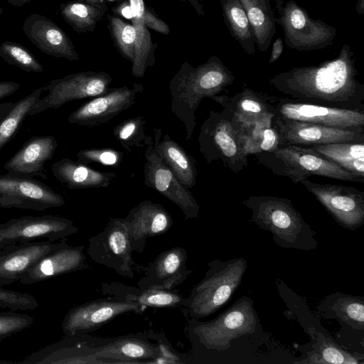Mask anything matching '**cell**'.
<instances>
[{"label": "cell", "mask_w": 364, "mask_h": 364, "mask_svg": "<svg viewBox=\"0 0 364 364\" xmlns=\"http://www.w3.org/2000/svg\"><path fill=\"white\" fill-rule=\"evenodd\" d=\"M235 80L232 72L217 56H210L196 68L184 61L169 82L171 109L185 128V139H192L196 112L201 101L219 95Z\"/></svg>", "instance_id": "cell-3"}, {"label": "cell", "mask_w": 364, "mask_h": 364, "mask_svg": "<svg viewBox=\"0 0 364 364\" xmlns=\"http://www.w3.org/2000/svg\"><path fill=\"white\" fill-rule=\"evenodd\" d=\"M109 1H114V0H109Z\"/></svg>", "instance_id": "cell-58"}, {"label": "cell", "mask_w": 364, "mask_h": 364, "mask_svg": "<svg viewBox=\"0 0 364 364\" xmlns=\"http://www.w3.org/2000/svg\"><path fill=\"white\" fill-rule=\"evenodd\" d=\"M82 1H84L85 2H87V3H90V4H100V3L105 1V0H82Z\"/></svg>", "instance_id": "cell-54"}, {"label": "cell", "mask_w": 364, "mask_h": 364, "mask_svg": "<svg viewBox=\"0 0 364 364\" xmlns=\"http://www.w3.org/2000/svg\"><path fill=\"white\" fill-rule=\"evenodd\" d=\"M144 152V181L176 205L183 212L185 219H198L200 205L192 193L179 181L173 172L163 162L153 150V139L147 136Z\"/></svg>", "instance_id": "cell-15"}, {"label": "cell", "mask_w": 364, "mask_h": 364, "mask_svg": "<svg viewBox=\"0 0 364 364\" xmlns=\"http://www.w3.org/2000/svg\"><path fill=\"white\" fill-rule=\"evenodd\" d=\"M146 123L141 116L127 119L114 127L113 134L120 145L131 153L133 148L145 145Z\"/></svg>", "instance_id": "cell-40"}, {"label": "cell", "mask_w": 364, "mask_h": 364, "mask_svg": "<svg viewBox=\"0 0 364 364\" xmlns=\"http://www.w3.org/2000/svg\"><path fill=\"white\" fill-rule=\"evenodd\" d=\"M318 318L336 320L335 341L351 352L364 353V296L342 292L325 296L315 309Z\"/></svg>", "instance_id": "cell-9"}, {"label": "cell", "mask_w": 364, "mask_h": 364, "mask_svg": "<svg viewBox=\"0 0 364 364\" xmlns=\"http://www.w3.org/2000/svg\"><path fill=\"white\" fill-rule=\"evenodd\" d=\"M32 316L15 311L0 312V339L22 331L33 323Z\"/></svg>", "instance_id": "cell-45"}, {"label": "cell", "mask_w": 364, "mask_h": 364, "mask_svg": "<svg viewBox=\"0 0 364 364\" xmlns=\"http://www.w3.org/2000/svg\"><path fill=\"white\" fill-rule=\"evenodd\" d=\"M274 117H268L244 126H237L233 122L238 129L242 146L247 155L273 151L282 146L274 124Z\"/></svg>", "instance_id": "cell-33"}, {"label": "cell", "mask_w": 364, "mask_h": 364, "mask_svg": "<svg viewBox=\"0 0 364 364\" xmlns=\"http://www.w3.org/2000/svg\"><path fill=\"white\" fill-rule=\"evenodd\" d=\"M275 117L341 129L364 127V110L306 103L276 97Z\"/></svg>", "instance_id": "cell-18"}, {"label": "cell", "mask_w": 364, "mask_h": 364, "mask_svg": "<svg viewBox=\"0 0 364 364\" xmlns=\"http://www.w3.org/2000/svg\"><path fill=\"white\" fill-rule=\"evenodd\" d=\"M284 50V43L281 38H277L272 44L269 63H273L279 59Z\"/></svg>", "instance_id": "cell-48"}, {"label": "cell", "mask_w": 364, "mask_h": 364, "mask_svg": "<svg viewBox=\"0 0 364 364\" xmlns=\"http://www.w3.org/2000/svg\"><path fill=\"white\" fill-rule=\"evenodd\" d=\"M116 9L117 12L119 13L122 16L128 19H132V11L129 2H122Z\"/></svg>", "instance_id": "cell-49"}, {"label": "cell", "mask_w": 364, "mask_h": 364, "mask_svg": "<svg viewBox=\"0 0 364 364\" xmlns=\"http://www.w3.org/2000/svg\"><path fill=\"white\" fill-rule=\"evenodd\" d=\"M53 176L70 189L106 188L117 174L92 168L87 164L63 158L51 165Z\"/></svg>", "instance_id": "cell-31"}, {"label": "cell", "mask_w": 364, "mask_h": 364, "mask_svg": "<svg viewBox=\"0 0 364 364\" xmlns=\"http://www.w3.org/2000/svg\"><path fill=\"white\" fill-rule=\"evenodd\" d=\"M300 183L342 228L350 231L364 225V192L352 186L318 183L304 179Z\"/></svg>", "instance_id": "cell-13"}, {"label": "cell", "mask_w": 364, "mask_h": 364, "mask_svg": "<svg viewBox=\"0 0 364 364\" xmlns=\"http://www.w3.org/2000/svg\"><path fill=\"white\" fill-rule=\"evenodd\" d=\"M9 246V245H8ZM7 246H5L1 242H0V252H2Z\"/></svg>", "instance_id": "cell-55"}, {"label": "cell", "mask_w": 364, "mask_h": 364, "mask_svg": "<svg viewBox=\"0 0 364 364\" xmlns=\"http://www.w3.org/2000/svg\"><path fill=\"white\" fill-rule=\"evenodd\" d=\"M58 147L51 135L35 136L27 140L4 164L7 172L47 179L46 164L53 159Z\"/></svg>", "instance_id": "cell-27"}, {"label": "cell", "mask_w": 364, "mask_h": 364, "mask_svg": "<svg viewBox=\"0 0 364 364\" xmlns=\"http://www.w3.org/2000/svg\"><path fill=\"white\" fill-rule=\"evenodd\" d=\"M186 250L179 246L166 250L156 256L144 269V275L136 282L138 287L172 290L193 272L188 269Z\"/></svg>", "instance_id": "cell-22"}, {"label": "cell", "mask_w": 364, "mask_h": 364, "mask_svg": "<svg viewBox=\"0 0 364 364\" xmlns=\"http://www.w3.org/2000/svg\"><path fill=\"white\" fill-rule=\"evenodd\" d=\"M108 28L112 40L121 55L131 63L134 60L135 50V29L132 24L113 15H107Z\"/></svg>", "instance_id": "cell-41"}, {"label": "cell", "mask_w": 364, "mask_h": 364, "mask_svg": "<svg viewBox=\"0 0 364 364\" xmlns=\"http://www.w3.org/2000/svg\"><path fill=\"white\" fill-rule=\"evenodd\" d=\"M2 13H3V9L0 6V14H1Z\"/></svg>", "instance_id": "cell-57"}, {"label": "cell", "mask_w": 364, "mask_h": 364, "mask_svg": "<svg viewBox=\"0 0 364 364\" xmlns=\"http://www.w3.org/2000/svg\"><path fill=\"white\" fill-rule=\"evenodd\" d=\"M132 11V24L135 29L134 57L132 62V74L142 77L148 67L155 64L154 51L157 45L154 43L145 24L143 14L146 6L144 0H129Z\"/></svg>", "instance_id": "cell-32"}, {"label": "cell", "mask_w": 364, "mask_h": 364, "mask_svg": "<svg viewBox=\"0 0 364 364\" xmlns=\"http://www.w3.org/2000/svg\"><path fill=\"white\" fill-rule=\"evenodd\" d=\"M256 155L258 164L274 174L289 178L297 183L312 176L350 182H364V178L325 159L310 147L283 145L273 151Z\"/></svg>", "instance_id": "cell-6"}, {"label": "cell", "mask_w": 364, "mask_h": 364, "mask_svg": "<svg viewBox=\"0 0 364 364\" xmlns=\"http://www.w3.org/2000/svg\"><path fill=\"white\" fill-rule=\"evenodd\" d=\"M15 102H4L0 104V120L10 111Z\"/></svg>", "instance_id": "cell-51"}, {"label": "cell", "mask_w": 364, "mask_h": 364, "mask_svg": "<svg viewBox=\"0 0 364 364\" xmlns=\"http://www.w3.org/2000/svg\"><path fill=\"white\" fill-rule=\"evenodd\" d=\"M43 87H38L15 102L10 111L0 120V150L15 136L33 105L40 99Z\"/></svg>", "instance_id": "cell-39"}, {"label": "cell", "mask_w": 364, "mask_h": 364, "mask_svg": "<svg viewBox=\"0 0 364 364\" xmlns=\"http://www.w3.org/2000/svg\"><path fill=\"white\" fill-rule=\"evenodd\" d=\"M65 203L63 196L33 177L13 172L0 175V208L43 211Z\"/></svg>", "instance_id": "cell-14"}, {"label": "cell", "mask_w": 364, "mask_h": 364, "mask_svg": "<svg viewBox=\"0 0 364 364\" xmlns=\"http://www.w3.org/2000/svg\"><path fill=\"white\" fill-rule=\"evenodd\" d=\"M249 18L259 51H266L274 36L276 27L274 12L264 0H240Z\"/></svg>", "instance_id": "cell-37"}, {"label": "cell", "mask_w": 364, "mask_h": 364, "mask_svg": "<svg viewBox=\"0 0 364 364\" xmlns=\"http://www.w3.org/2000/svg\"><path fill=\"white\" fill-rule=\"evenodd\" d=\"M297 348L302 354L292 361L294 364H364V353L346 350L335 341L315 346L305 344Z\"/></svg>", "instance_id": "cell-34"}, {"label": "cell", "mask_w": 364, "mask_h": 364, "mask_svg": "<svg viewBox=\"0 0 364 364\" xmlns=\"http://www.w3.org/2000/svg\"><path fill=\"white\" fill-rule=\"evenodd\" d=\"M112 77L100 71H82L50 80L43 87L48 94L40 98L29 112L33 116L48 109H58L73 100L95 97L110 90Z\"/></svg>", "instance_id": "cell-10"}, {"label": "cell", "mask_w": 364, "mask_h": 364, "mask_svg": "<svg viewBox=\"0 0 364 364\" xmlns=\"http://www.w3.org/2000/svg\"><path fill=\"white\" fill-rule=\"evenodd\" d=\"M282 146L311 147L337 142H364V127L341 129L274 117Z\"/></svg>", "instance_id": "cell-19"}, {"label": "cell", "mask_w": 364, "mask_h": 364, "mask_svg": "<svg viewBox=\"0 0 364 364\" xmlns=\"http://www.w3.org/2000/svg\"><path fill=\"white\" fill-rule=\"evenodd\" d=\"M66 245L67 237L54 242L33 241L7 246L0 252V287L18 282L40 259Z\"/></svg>", "instance_id": "cell-23"}, {"label": "cell", "mask_w": 364, "mask_h": 364, "mask_svg": "<svg viewBox=\"0 0 364 364\" xmlns=\"http://www.w3.org/2000/svg\"><path fill=\"white\" fill-rule=\"evenodd\" d=\"M184 331L191 344V358L198 363H258L268 335L247 295L237 299L208 321L186 318Z\"/></svg>", "instance_id": "cell-1"}, {"label": "cell", "mask_w": 364, "mask_h": 364, "mask_svg": "<svg viewBox=\"0 0 364 364\" xmlns=\"http://www.w3.org/2000/svg\"><path fill=\"white\" fill-rule=\"evenodd\" d=\"M203 278L191 289L181 309L186 318H205L225 306L240 287L247 268L243 257L208 263Z\"/></svg>", "instance_id": "cell-5"}, {"label": "cell", "mask_w": 364, "mask_h": 364, "mask_svg": "<svg viewBox=\"0 0 364 364\" xmlns=\"http://www.w3.org/2000/svg\"><path fill=\"white\" fill-rule=\"evenodd\" d=\"M133 252H143L149 237L166 233L173 224L170 213L159 203L146 200L124 218Z\"/></svg>", "instance_id": "cell-21"}, {"label": "cell", "mask_w": 364, "mask_h": 364, "mask_svg": "<svg viewBox=\"0 0 364 364\" xmlns=\"http://www.w3.org/2000/svg\"><path fill=\"white\" fill-rule=\"evenodd\" d=\"M85 246H70L68 244L49 252L20 278L22 284H33L55 277L87 268Z\"/></svg>", "instance_id": "cell-26"}, {"label": "cell", "mask_w": 364, "mask_h": 364, "mask_svg": "<svg viewBox=\"0 0 364 364\" xmlns=\"http://www.w3.org/2000/svg\"><path fill=\"white\" fill-rule=\"evenodd\" d=\"M264 1L265 4H266L267 6L269 7V8H271V6H270V1L271 0H264Z\"/></svg>", "instance_id": "cell-56"}, {"label": "cell", "mask_w": 364, "mask_h": 364, "mask_svg": "<svg viewBox=\"0 0 364 364\" xmlns=\"http://www.w3.org/2000/svg\"><path fill=\"white\" fill-rule=\"evenodd\" d=\"M183 1H188L191 4V6L194 8L196 13L202 16H205V12L203 10V5L199 2L198 0H181Z\"/></svg>", "instance_id": "cell-50"}, {"label": "cell", "mask_w": 364, "mask_h": 364, "mask_svg": "<svg viewBox=\"0 0 364 364\" xmlns=\"http://www.w3.org/2000/svg\"><path fill=\"white\" fill-rule=\"evenodd\" d=\"M276 8L278 16L274 17L275 23L282 26L288 48L310 51L333 44L337 36L336 28L321 20L314 19L294 0H276Z\"/></svg>", "instance_id": "cell-8"}, {"label": "cell", "mask_w": 364, "mask_h": 364, "mask_svg": "<svg viewBox=\"0 0 364 364\" xmlns=\"http://www.w3.org/2000/svg\"><path fill=\"white\" fill-rule=\"evenodd\" d=\"M145 309L139 304L112 297L90 301L68 311L62 321V331L66 336L85 335L122 314H141Z\"/></svg>", "instance_id": "cell-17"}, {"label": "cell", "mask_w": 364, "mask_h": 364, "mask_svg": "<svg viewBox=\"0 0 364 364\" xmlns=\"http://www.w3.org/2000/svg\"><path fill=\"white\" fill-rule=\"evenodd\" d=\"M199 151L206 163L220 161L238 173L247 166V154L242 146L238 129L227 112L210 110L200 126L198 137Z\"/></svg>", "instance_id": "cell-7"}, {"label": "cell", "mask_w": 364, "mask_h": 364, "mask_svg": "<svg viewBox=\"0 0 364 364\" xmlns=\"http://www.w3.org/2000/svg\"><path fill=\"white\" fill-rule=\"evenodd\" d=\"M79 229L66 218L53 215L22 216L0 224V242L5 246L46 239L54 242L75 234Z\"/></svg>", "instance_id": "cell-16"}, {"label": "cell", "mask_w": 364, "mask_h": 364, "mask_svg": "<svg viewBox=\"0 0 364 364\" xmlns=\"http://www.w3.org/2000/svg\"><path fill=\"white\" fill-rule=\"evenodd\" d=\"M20 88V84L13 81L0 82V100L14 94Z\"/></svg>", "instance_id": "cell-47"}, {"label": "cell", "mask_w": 364, "mask_h": 364, "mask_svg": "<svg viewBox=\"0 0 364 364\" xmlns=\"http://www.w3.org/2000/svg\"><path fill=\"white\" fill-rule=\"evenodd\" d=\"M107 11L105 1L100 4L69 1L60 6V14L63 18L78 33L94 31Z\"/></svg>", "instance_id": "cell-38"}, {"label": "cell", "mask_w": 364, "mask_h": 364, "mask_svg": "<svg viewBox=\"0 0 364 364\" xmlns=\"http://www.w3.org/2000/svg\"><path fill=\"white\" fill-rule=\"evenodd\" d=\"M242 203L252 213L249 220L269 232L279 247L304 251L317 249L316 232L291 200L272 196H250Z\"/></svg>", "instance_id": "cell-4"}, {"label": "cell", "mask_w": 364, "mask_h": 364, "mask_svg": "<svg viewBox=\"0 0 364 364\" xmlns=\"http://www.w3.org/2000/svg\"><path fill=\"white\" fill-rule=\"evenodd\" d=\"M356 11L359 15H363L364 14V0H358L356 4Z\"/></svg>", "instance_id": "cell-53"}, {"label": "cell", "mask_w": 364, "mask_h": 364, "mask_svg": "<svg viewBox=\"0 0 364 364\" xmlns=\"http://www.w3.org/2000/svg\"><path fill=\"white\" fill-rule=\"evenodd\" d=\"M32 0H7V2L14 6H22Z\"/></svg>", "instance_id": "cell-52"}, {"label": "cell", "mask_w": 364, "mask_h": 364, "mask_svg": "<svg viewBox=\"0 0 364 364\" xmlns=\"http://www.w3.org/2000/svg\"><path fill=\"white\" fill-rule=\"evenodd\" d=\"M224 20L234 39L243 50L254 55L255 40L245 9L240 0H219Z\"/></svg>", "instance_id": "cell-36"}, {"label": "cell", "mask_w": 364, "mask_h": 364, "mask_svg": "<svg viewBox=\"0 0 364 364\" xmlns=\"http://www.w3.org/2000/svg\"><path fill=\"white\" fill-rule=\"evenodd\" d=\"M275 98L276 96L245 88L232 97L218 95L210 99L223 107L236 125L244 126L275 117Z\"/></svg>", "instance_id": "cell-25"}, {"label": "cell", "mask_w": 364, "mask_h": 364, "mask_svg": "<svg viewBox=\"0 0 364 364\" xmlns=\"http://www.w3.org/2000/svg\"><path fill=\"white\" fill-rule=\"evenodd\" d=\"M144 91L141 84L110 88L105 95L93 97L71 112L68 122L80 126L96 127L107 123L132 106Z\"/></svg>", "instance_id": "cell-20"}, {"label": "cell", "mask_w": 364, "mask_h": 364, "mask_svg": "<svg viewBox=\"0 0 364 364\" xmlns=\"http://www.w3.org/2000/svg\"><path fill=\"white\" fill-rule=\"evenodd\" d=\"M143 16L148 28L164 35L170 33L169 26L146 6L144 8Z\"/></svg>", "instance_id": "cell-46"}, {"label": "cell", "mask_w": 364, "mask_h": 364, "mask_svg": "<svg viewBox=\"0 0 364 364\" xmlns=\"http://www.w3.org/2000/svg\"><path fill=\"white\" fill-rule=\"evenodd\" d=\"M39 306L31 294L0 287V308L11 311L33 310Z\"/></svg>", "instance_id": "cell-43"}, {"label": "cell", "mask_w": 364, "mask_h": 364, "mask_svg": "<svg viewBox=\"0 0 364 364\" xmlns=\"http://www.w3.org/2000/svg\"><path fill=\"white\" fill-rule=\"evenodd\" d=\"M123 154L113 149H84L77 153V161L85 164L97 163L107 166H117L120 164Z\"/></svg>", "instance_id": "cell-44"}, {"label": "cell", "mask_w": 364, "mask_h": 364, "mask_svg": "<svg viewBox=\"0 0 364 364\" xmlns=\"http://www.w3.org/2000/svg\"><path fill=\"white\" fill-rule=\"evenodd\" d=\"M153 150L188 189L196 185L197 161L161 128H154Z\"/></svg>", "instance_id": "cell-30"}, {"label": "cell", "mask_w": 364, "mask_h": 364, "mask_svg": "<svg viewBox=\"0 0 364 364\" xmlns=\"http://www.w3.org/2000/svg\"><path fill=\"white\" fill-rule=\"evenodd\" d=\"M355 58L344 44L338 56L318 65L279 73L269 84L288 98L333 107L364 110V85L357 80Z\"/></svg>", "instance_id": "cell-2"}, {"label": "cell", "mask_w": 364, "mask_h": 364, "mask_svg": "<svg viewBox=\"0 0 364 364\" xmlns=\"http://www.w3.org/2000/svg\"><path fill=\"white\" fill-rule=\"evenodd\" d=\"M132 252L128 229L122 218H110L102 231L88 240L87 253L94 262L129 279L134 277L136 268Z\"/></svg>", "instance_id": "cell-11"}, {"label": "cell", "mask_w": 364, "mask_h": 364, "mask_svg": "<svg viewBox=\"0 0 364 364\" xmlns=\"http://www.w3.org/2000/svg\"><path fill=\"white\" fill-rule=\"evenodd\" d=\"M310 148L346 171L364 178V142H337Z\"/></svg>", "instance_id": "cell-35"}, {"label": "cell", "mask_w": 364, "mask_h": 364, "mask_svg": "<svg viewBox=\"0 0 364 364\" xmlns=\"http://www.w3.org/2000/svg\"><path fill=\"white\" fill-rule=\"evenodd\" d=\"M164 337L153 331L111 338H95L94 355L102 363H157Z\"/></svg>", "instance_id": "cell-12"}, {"label": "cell", "mask_w": 364, "mask_h": 364, "mask_svg": "<svg viewBox=\"0 0 364 364\" xmlns=\"http://www.w3.org/2000/svg\"><path fill=\"white\" fill-rule=\"evenodd\" d=\"M100 291L108 297L135 303L145 308L182 309L186 300V297L173 289H143L118 282L102 283Z\"/></svg>", "instance_id": "cell-29"}, {"label": "cell", "mask_w": 364, "mask_h": 364, "mask_svg": "<svg viewBox=\"0 0 364 364\" xmlns=\"http://www.w3.org/2000/svg\"><path fill=\"white\" fill-rule=\"evenodd\" d=\"M95 337L79 335L66 338L33 353L26 363L102 364L93 354Z\"/></svg>", "instance_id": "cell-28"}, {"label": "cell", "mask_w": 364, "mask_h": 364, "mask_svg": "<svg viewBox=\"0 0 364 364\" xmlns=\"http://www.w3.org/2000/svg\"><path fill=\"white\" fill-rule=\"evenodd\" d=\"M22 28L28 39L42 52L70 61L79 60L70 37L48 17L32 14L26 18Z\"/></svg>", "instance_id": "cell-24"}, {"label": "cell", "mask_w": 364, "mask_h": 364, "mask_svg": "<svg viewBox=\"0 0 364 364\" xmlns=\"http://www.w3.org/2000/svg\"><path fill=\"white\" fill-rule=\"evenodd\" d=\"M0 56L9 65L26 73H42L43 66L36 56L20 43L6 41L0 45Z\"/></svg>", "instance_id": "cell-42"}]
</instances>
